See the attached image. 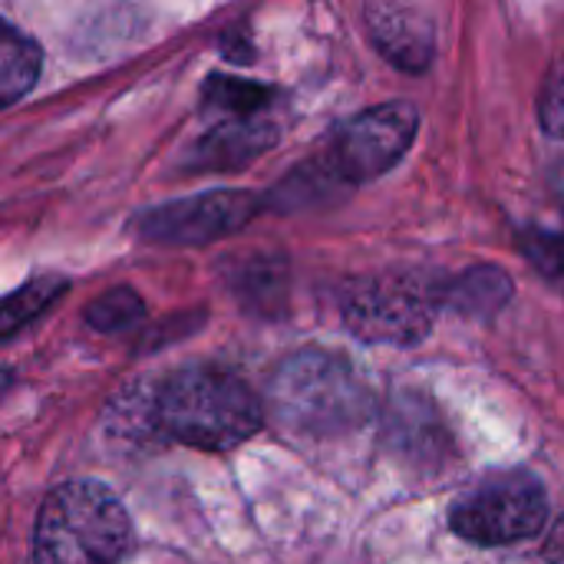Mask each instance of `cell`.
Masks as SVG:
<instances>
[{
	"mask_svg": "<svg viewBox=\"0 0 564 564\" xmlns=\"http://www.w3.org/2000/svg\"><path fill=\"white\" fill-rule=\"evenodd\" d=\"M155 426L175 443L221 453L248 443L264 426V406L241 377L185 367L159 383Z\"/></svg>",
	"mask_w": 564,
	"mask_h": 564,
	"instance_id": "obj_1",
	"label": "cell"
},
{
	"mask_svg": "<svg viewBox=\"0 0 564 564\" xmlns=\"http://www.w3.org/2000/svg\"><path fill=\"white\" fill-rule=\"evenodd\" d=\"M132 542V522L122 502L99 482L56 486L36 516V564H119Z\"/></svg>",
	"mask_w": 564,
	"mask_h": 564,
	"instance_id": "obj_2",
	"label": "cell"
},
{
	"mask_svg": "<svg viewBox=\"0 0 564 564\" xmlns=\"http://www.w3.org/2000/svg\"><path fill=\"white\" fill-rule=\"evenodd\" d=\"M274 416L307 436H337L370 416V393L354 367L324 350H301L278 367L268 387Z\"/></svg>",
	"mask_w": 564,
	"mask_h": 564,
	"instance_id": "obj_3",
	"label": "cell"
},
{
	"mask_svg": "<svg viewBox=\"0 0 564 564\" xmlns=\"http://www.w3.org/2000/svg\"><path fill=\"white\" fill-rule=\"evenodd\" d=\"M545 489L529 473H492L469 486L449 509L453 529L473 545H516L542 532Z\"/></svg>",
	"mask_w": 564,
	"mask_h": 564,
	"instance_id": "obj_4",
	"label": "cell"
},
{
	"mask_svg": "<svg viewBox=\"0 0 564 564\" xmlns=\"http://www.w3.org/2000/svg\"><path fill=\"white\" fill-rule=\"evenodd\" d=\"M344 324L360 340L413 347L433 327V297L413 274H373L344 294Z\"/></svg>",
	"mask_w": 564,
	"mask_h": 564,
	"instance_id": "obj_5",
	"label": "cell"
},
{
	"mask_svg": "<svg viewBox=\"0 0 564 564\" xmlns=\"http://www.w3.org/2000/svg\"><path fill=\"white\" fill-rule=\"evenodd\" d=\"M420 116L410 102L373 106L354 119H347L327 152L324 169L334 182L360 185L383 172H390L416 139Z\"/></svg>",
	"mask_w": 564,
	"mask_h": 564,
	"instance_id": "obj_6",
	"label": "cell"
},
{
	"mask_svg": "<svg viewBox=\"0 0 564 564\" xmlns=\"http://www.w3.org/2000/svg\"><path fill=\"white\" fill-rule=\"evenodd\" d=\"M258 208L261 198L251 192H202L195 198L169 202L162 208L145 212L135 221V231L145 241L159 245H208L245 228L258 215Z\"/></svg>",
	"mask_w": 564,
	"mask_h": 564,
	"instance_id": "obj_7",
	"label": "cell"
},
{
	"mask_svg": "<svg viewBox=\"0 0 564 564\" xmlns=\"http://www.w3.org/2000/svg\"><path fill=\"white\" fill-rule=\"evenodd\" d=\"M367 23L377 50L400 69H423L433 59V20L420 7L377 3L367 7Z\"/></svg>",
	"mask_w": 564,
	"mask_h": 564,
	"instance_id": "obj_8",
	"label": "cell"
},
{
	"mask_svg": "<svg viewBox=\"0 0 564 564\" xmlns=\"http://www.w3.org/2000/svg\"><path fill=\"white\" fill-rule=\"evenodd\" d=\"M274 142H278V129L271 122H261V119H231V122L212 129L195 145L192 165L195 169H212V172L238 169V165H248L264 149H271Z\"/></svg>",
	"mask_w": 564,
	"mask_h": 564,
	"instance_id": "obj_9",
	"label": "cell"
},
{
	"mask_svg": "<svg viewBox=\"0 0 564 564\" xmlns=\"http://www.w3.org/2000/svg\"><path fill=\"white\" fill-rule=\"evenodd\" d=\"M43 50L20 26L0 20V109L20 102L40 79Z\"/></svg>",
	"mask_w": 564,
	"mask_h": 564,
	"instance_id": "obj_10",
	"label": "cell"
},
{
	"mask_svg": "<svg viewBox=\"0 0 564 564\" xmlns=\"http://www.w3.org/2000/svg\"><path fill=\"white\" fill-rule=\"evenodd\" d=\"M66 278L56 274H43L26 281L23 288H17L13 294H7L0 301V340H10L13 334H20L26 324H33L46 307H53L63 294H66Z\"/></svg>",
	"mask_w": 564,
	"mask_h": 564,
	"instance_id": "obj_11",
	"label": "cell"
},
{
	"mask_svg": "<svg viewBox=\"0 0 564 564\" xmlns=\"http://www.w3.org/2000/svg\"><path fill=\"white\" fill-rule=\"evenodd\" d=\"M202 96L208 106L235 112L238 119H254V112H261L271 102V89L251 79H231V76H208L202 86Z\"/></svg>",
	"mask_w": 564,
	"mask_h": 564,
	"instance_id": "obj_12",
	"label": "cell"
},
{
	"mask_svg": "<svg viewBox=\"0 0 564 564\" xmlns=\"http://www.w3.org/2000/svg\"><path fill=\"white\" fill-rule=\"evenodd\" d=\"M145 317V304L132 288H112L106 294H99L89 307H86V324L99 334H119L129 330L132 324H139Z\"/></svg>",
	"mask_w": 564,
	"mask_h": 564,
	"instance_id": "obj_13",
	"label": "cell"
},
{
	"mask_svg": "<svg viewBox=\"0 0 564 564\" xmlns=\"http://www.w3.org/2000/svg\"><path fill=\"white\" fill-rule=\"evenodd\" d=\"M539 119H542V129L549 135L564 139V73L549 83V89L542 96V106H539Z\"/></svg>",
	"mask_w": 564,
	"mask_h": 564,
	"instance_id": "obj_14",
	"label": "cell"
},
{
	"mask_svg": "<svg viewBox=\"0 0 564 564\" xmlns=\"http://www.w3.org/2000/svg\"><path fill=\"white\" fill-rule=\"evenodd\" d=\"M549 562L564 564V519H562V525L555 529L552 542H549Z\"/></svg>",
	"mask_w": 564,
	"mask_h": 564,
	"instance_id": "obj_15",
	"label": "cell"
}]
</instances>
